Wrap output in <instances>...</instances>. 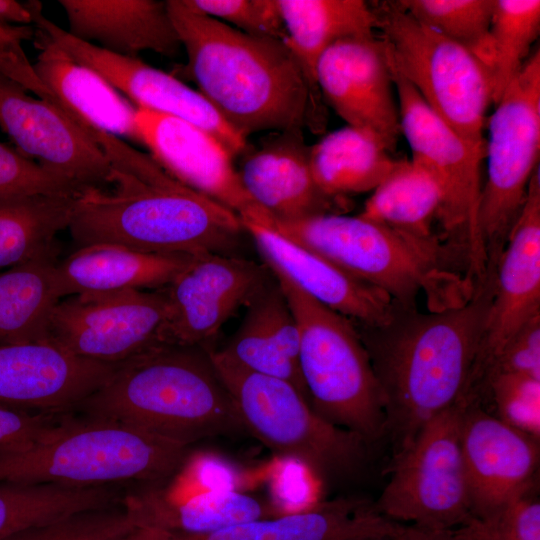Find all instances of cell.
Returning <instances> with one entry per match:
<instances>
[{
	"instance_id": "cell-28",
	"label": "cell",
	"mask_w": 540,
	"mask_h": 540,
	"mask_svg": "<svg viewBox=\"0 0 540 540\" xmlns=\"http://www.w3.org/2000/svg\"><path fill=\"white\" fill-rule=\"evenodd\" d=\"M36 44L40 53L33 67L52 93V102L91 135L100 132L139 142L136 108L94 71L51 45Z\"/></svg>"
},
{
	"instance_id": "cell-15",
	"label": "cell",
	"mask_w": 540,
	"mask_h": 540,
	"mask_svg": "<svg viewBox=\"0 0 540 540\" xmlns=\"http://www.w3.org/2000/svg\"><path fill=\"white\" fill-rule=\"evenodd\" d=\"M0 75V128L17 150L80 191L111 185L113 167L92 135L54 102Z\"/></svg>"
},
{
	"instance_id": "cell-4",
	"label": "cell",
	"mask_w": 540,
	"mask_h": 540,
	"mask_svg": "<svg viewBox=\"0 0 540 540\" xmlns=\"http://www.w3.org/2000/svg\"><path fill=\"white\" fill-rule=\"evenodd\" d=\"M211 351L158 342L118 364L78 407L92 418L128 423L187 446L248 435Z\"/></svg>"
},
{
	"instance_id": "cell-25",
	"label": "cell",
	"mask_w": 540,
	"mask_h": 540,
	"mask_svg": "<svg viewBox=\"0 0 540 540\" xmlns=\"http://www.w3.org/2000/svg\"><path fill=\"white\" fill-rule=\"evenodd\" d=\"M67 32L109 52L138 58L143 51L174 57L183 49L166 1L60 0Z\"/></svg>"
},
{
	"instance_id": "cell-3",
	"label": "cell",
	"mask_w": 540,
	"mask_h": 540,
	"mask_svg": "<svg viewBox=\"0 0 540 540\" xmlns=\"http://www.w3.org/2000/svg\"><path fill=\"white\" fill-rule=\"evenodd\" d=\"M199 92L241 136L302 130L316 109L312 91L284 40L244 33L167 0Z\"/></svg>"
},
{
	"instance_id": "cell-39",
	"label": "cell",
	"mask_w": 540,
	"mask_h": 540,
	"mask_svg": "<svg viewBox=\"0 0 540 540\" xmlns=\"http://www.w3.org/2000/svg\"><path fill=\"white\" fill-rule=\"evenodd\" d=\"M489 392L497 418L540 439V380L511 373L489 375L482 390Z\"/></svg>"
},
{
	"instance_id": "cell-23",
	"label": "cell",
	"mask_w": 540,
	"mask_h": 540,
	"mask_svg": "<svg viewBox=\"0 0 540 540\" xmlns=\"http://www.w3.org/2000/svg\"><path fill=\"white\" fill-rule=\"evenodd\" d=\"M310 146L302 130L279 131L256 149L245 150L238 171L243 187L272 221L340 214L343 198L325 194L314 180ZM270 222V223H271Z\"/></svg>"
},
{
	"instance_id": "cell-17",
	"label": "cell",
	"mask_w": 540,
	"mask_h": 540,
	"mask_svg": "<svg viewBox=\"0 0 540 540\" xmlns=\"http://www.w3.org/2000/svg\"><path fill=\"white\" fill-rule=\"evenodd\" d=\"M319 91L348 126L376 135L392 152L401 135L391 67L376 34L329 47L315 71Z\"/></svg>"
},
{
	"instance_id": "cell-41",
	"label": "cell",
	"mask_w": 540,
	"mask_h": 540,
	"mask_svg": "<svg viewBox=\"0 0 540 540\" xmlns=\"http://www.w3.org/2000/svg\"><path fill=\"white\" fill-rule=\"evenodd\" d=\"M78 187L0 142L1 195L77 196Z\"/></svg>"
},
{
	"instance_id": "cell-24",
	"label": "cell",
	"mask_w": 540,
	"mask_h": 540,
	"mask_svg": "<svg viewBox=\"0 0 540 540\" xmlns=\"http://www.w3.org/2000/svg\"><path fill=\"white\" fill-rule=\"evenodd\" d=\"M400 526L378 513L373 503L346 497L208 534L184 535L136 528L125 540H362L394 536Z\"/></svg>"
},
{
	"instance_id": "cell-18",
	"label": "cell",
	"mask_w": 540,
	"mask_h": 540,
	"mask_svg": "<svg viewBox=\"0 0 540 540\" xmlns=\"http://www.w3.org/2000/svg\"><path fill=\"white\" fill-rule=\"evenodd\" d=\"M139 143L171 176L237 213L268 225L270 216L242 185L232 155L214 136L179 118L136 108Z\"/></svg>"
},
{
	"instance_id": "cell-10",
	"label": "cell",
	"mask_w": 540,
	"mask_h": 540,
	"mask_svg": "<svg viewBox=\"0 0 540 540\" xmlns=\"http://www.w3.org/2000/svg\"><path fill=\"white\" fill-rule=\"evenodd\" d=\"M487 118L479 224L489 268L495 267L526 200L540 154V51L527 59Z\"/></svg>"
},
{
	"instance_id": "cell-1",
	"label": "cell",
	"mask_w": 540,
	"mask_h": 540,
	"mask_svg": "<svg viewBox=\"0 0 540 540\" xmlns=\"http://www.w3.org/2000/svg\"><path fill=\"white\" fill-rule=\"evenodd\" d=\"M492 286L490 274L461 306L422 313L395 303L384 325L354 324L384 396L395 455L434 416L470 402Z\"/></svg>"
},
{
	"instance_id": "cell-43",
	"label": "cell",
	"mask_w": 540,
	"mask_h": 540,
	"mask_svg": "<svg viewBox=\"0 0 540 540\" xmlns=\"http://www.w3.org/2000/svg\"><path fill=\"white\" fill-rule=\"evenodd\" d=\"M494 373L520 374L540 380V314L506 343L489 368L483 384Z\"/></svg>"
},
{
	"instance_id": "cell-47",
	"label": "cell",
	"mask_w": 540,
	"mask_h": 540,
	"mask_svg": "<svg viewBox=\"0 0 540 540\" xmlns=\"http://www.w3.org/2000/svg\"><path fill=\"white\" fill-rule=\"evenodd\" d=\"M362 540H394V536L370 537Z\"/></svg>"
},
{
	"instance_id": "cell-21",
	"label": "cell",
	"mask_w": 540,
	"mask_h": 540,
	"mask_svg": "<svg viewBox=\"0 0 540 540\" xmlns=\"http://www.w3.org/2000/svg\"><path fill=\"white\" fill-rule=\"evenodd\" d=\"M117 365L85 359L47 342L0 346V405L43 413L78 407Z\"/></svg>"
},
{
	"instance_id": "cell-6",
	"label": "cell",
	"mask_w": 540,
	"mask_h": 540,
	"mask_svg": "<svg viewBox=\"0 0 540 540\" xmlns=\"http://www.w3.org/2000/svg\"><path fill=\"white\" fill-rule=\"evenodd\" d=\"M189 447L117 420L61 421L29 448L0 452V481L74 487L143 481L159 486L182 467Z\"/></svg>"
},
{
	"instance_id": "cell-42",
	"label": "cell",
	"mask_w": 540,
	"mask_h": 540,
	"mask_svg": "<svg viewBox=\"0 0 540 540\" xmlns=\"http://www.w3.org/2000/svg\"><path fill=\"white\" fill-rule=\"evenodd\" d=\"M32 26L0 22V75L33 92L38 98L52 100L53 95L37 76L24 52L22 43L34 38Z\"/></svg>"
},
{
	"instance_id": "cell-14",
	"label": "cell",
	"mask_w": 540,
	"mask_h": 540,
	"mask_svg": "<svg viewBox=\"0 0 540 540\" xmlns=\"http://www.w3.org/2000/svg\"><path fill=\"white\" fill-rule=\"evenodd\" d=\"M36 43L51 45L72 61L89 68L115 90L124 93L138 109L173 116L189 122L221 142L232 157L242 155L247 139L237 133L210 102L171 74L139 58L118 55L81 41L56 25L34 7Z\"/></svg>"
},
{
	"instance_id": "cell-8",
	"label": "cell",
	"mask_w": 540,
	"mask_h": 540,
	"mask_svg": "<svg viewBox=\"0 0 540 540\" xmlns=\"http://www.w3.org/2000/svg\"><path fill=\"white\" fill-rule=\"evenodd\" d=\"M211 356L248 435L325 483L360 471L370 444L365 438L322 418L289 382L250 371L221 350Z\"/></svg>"
},
{
	"instance_id": "cell-16",
	"label": "cell",
	"mask_w": 540,
	"mask_h": 540,
	"mask_svg": "<svg viewBox=\"0 0 540 540\" xmlns=\"http://www.w3.org/2000/svg\"><path fill=\"white\" fill-rule=\"evenodd\" d=\"M264 264L236 255L193 256L163 288L169 319L165 340L210 347L223 325L272 279Z\"/></svg>"
},
{
	"instance_id": "cell-19",
	"label": "cell",
	"mask_w": 540,
	"mask_h": 540,
	"mask_svg": "<svg viewBox=\"0 0 540 540\" xmlns=\"http://www.w3.org/2000/svg\"><path fill=\"white\" fill-rule=\"evenodd\" d=\"M539 314L540 178L537 170L494 270L492 295L476 368L478 386L482 385L506 343Z\"/></svg>"
},
{
	"instance_id": "cell-40",
	"label": "cell",
	"mask_w": 540,
	"mask_h": 540,
	"mask_svg": "<svg viewBox=\"0 0 540 540\" xmlns=\"http://www.w3.org/2000/svg\"><path fill=\"white\" fill-rule=\"evenodd\" d=\"M191 10L244 33L285 40L276 0H182Z\"/></svg>"
},
{
	"instance_id": "cell-37",
	"label": "cell",
	"mask_w": 540,
	"mask_h": 540,
	"mask_svg": "<svg viewBox=\"0 0 540 540\" xmlns=\"http://www.w3.org/2000/svg\"><path fill=\"white\" fill-rule=\"evenodd\" d=\"M135 529L124 506H111L76 513L1 540H124Z\"/></svg>"
},
{
	"instance_id": "cell-12",
	"label": "cell",
	"mask_w": 540,
	"mask_h": 540,
	"mask_svg": "<svg viewBox=\"0 0 540 540\" xmlns=\"http://www.w3.org/2000/svg\"><path fill=\"white\" fill-rule=\"evenodd\" d=\"M391 71L401 135L409 144L411 160L438 183L443 194L439 222L448 240L464 246L470 276L479 287L489 271L479 224L484 152L462 139L404 78Z\"/></svg>"
},
{
	"instance_id": "cell-2",
	"label": "cell",
	"mask_w": 540,
	"mask_h": 540,
	"mask_svg": "<svg viewBox=\"0 0 540 540\" xmlns=\"http://www.w3.org/2000/svg\"><path fill=\"white\" fill-rule=\"evenodd\" d=\"M111 185L76 196L68 226L76 248L114 244L159 254L234 255L248 235L237 213L139 151L113 166Z\"/></svg>"
},
{
	"instance_id": "cell-7",
	"label": "cell",
	"mask_w": 540,
	"mask_h": 540,
	"mask_svg": "<svg viewBox=\"0 0 540 540\" xmlns=\"http://www.w3.org/2000/svg\"><path fill=\"white\" fill-rule=\"evenodd\" d=\"M296 319L298 364L312 409L369 443L385 434V400L354 323L274 274Z\"/></svg>"
},
{
	"instance_id": "cell-34",
	"label": "cell",
	"mask_w": 540,
	"mask_h": 540,
	"mask_svg": "<svg viewBox=\"0 0 540 540\" xmlns=\"http://www.w3.org/2000/svg\"><path fill=\"white\" fill-rule=\"evenodd\" d=\"M116 498L107 486L0 481V540L76 513L111 507Z\"/></svg>"
},
{
	"instance_id": "cell-32",
	"label": "cell",
	"mask_w": 540,
	"mask_h": 540,
	"mask_svg": "<svg viewBox=\"0 0 540 540\" xmlns=\"http://www.w3.org/2000/svg\"><path fill=\"white\" fill-rule=\"evenodd\" d=\"M58 256L37 258L0 272V346L46 342L59 301L53 281Z\"/></svg>"
},
{
	"instance_id": "cell-38",
	"label": "cell",
	"mask_w": 540,
	"mask_h": 540,
	"mask_svg": "<svg viewBox=\"0 0 540 540\" xmlns=\"http://www.w3.org/2000/svg\"><path fill=\"white\" fill-rule=\"evenodd\" d=\"M536 487L456 529L473 540H540V501Z\"/></svg>"
},
{
	"instance_id": "cell-13",
	"label": "cell",
	"mask_w": 540,
	"mask_h": 540,
	"mask_svg": "<svg viewBox=\"0 0 540 540\" xmlns=\"http://www.w3.org/2000/svg\"><path fill=\"white\" fill-rule=\"evenodd\" d=\"M168 319L163 288L73 295L52 308L46 342L85 359L119 364L166 341Z\"/></svg>"
},
{
	"instance_id": "cell-44",
	"label": "cell",
	"mask_w": 540,
	"mask_h": 540,
	"mask_svg": "<svg viewBox=\"0 0 540 540\" xmlns=\"http://www.w3.org/2000/svg\"><path fill=\"white\" fill-rule=\"evenodd\" d=\"M61 422L48 413L17 410L0 405V452H17L46 437Z\"/></svg>"
},
{
	"instance_id": "cell-35",
	"label": "cell",
	"mask_w": 540,
	"mask_h": 540,
	"mask_svg": "<svg viewBox=\"0 0 540 540\" xmlns=\"http://www.w3.org/2000/svg\"><path fill=\"white\" fill-rule=\"evenodd\" d=\"M540 32L539 0H494L489 30L493 104L520 71Z\"/></svg>"
},
{
	"instance_id": "cell-11",
	"label": "cell",
	"mask_w": 540,
	"mask_h": 540,
	"mask_svg": "<svg viewBox=\"0 0 540 540\" xmlns=\"http://www.w3.org/2000/svg\"><path fill=\"white\" fill-rule=\"evenodd\" d=\"M468 401L426 422L413 441L394 456L391 477L375 510L386 518L433 529H455L472 518L460 444Z\"/></svg>"
},
{
	"instance_id": "cell-27",
	"label": "cell",
	"mask_w": 540,
	"mask_h": 540,
	"mask_svg": "<svg viewBox=\"0 0 540 540\" xmlns=\"http://www.w3.org/2000/svg\"><path fill=\"white\" fill-rule=\"evenodd\" d=\"M123 506L136 528L184 535L208 534L282 515L260 497L224 489L182 494L151 486L127 496Z\"/></svg>"
},
{
	"instance_id": "cell-30",
	"label": "cell",
	"mask_w": 540,
	"mask_h": 540,
	"mask_svg": "<svg viewBox=\"0 0 540 540\" xmlns=\"http://www.w3.org/2000/svg\"><path fill=\"white\" fill-rule=\"evenodd\" d=\"M391 151L376 135L346 126L310 146L309 160L315 182L327 195L373 191L396 164Z\"/></svg>"
},
{
	"instance_id": "cell-46",
	"label": "cell",
	"mask_w": 540,
	"mask_h": 540,
	"mask_svg": "<svg viewBox=\"0 0 540 540\" xmlns=\"http://www.w3.org/2000/svg\"><path fill=\"white\" fill-rule=\"evenodd\" d=\"M0 22L31 26L34 24L33 1L21 3L15 0H0Z\"/></svg>"
},
{
	"instance_id": "cell-45",
	"label": "cell",
	"mask_w": 540,
	"mask_h": 540,
	"mask_svg": "<svg viewBox=\"0 0 540 540\" xmlns=\"http://www.w3.org/2000/svg\"><path fill=\"white\" fill-rule=\"evenodd\" d=\"M394 540H473L458 529H433L402 524Z\"/></svg>"
},
{
	"instance_id": "cell-5",
	"label": "cell",
	"mask_w": 540,
	"mask_h": 540,
	"mask_svg": "<svg viewBox=\"0 0 540 540\" xmlns=\"http://www.w3.org/2000/svg\"><path fill=\"white\" fill-rule=\"evenodd\" d=\"M268 227L402 307L416 308L423 295L428 311H442L467 303L477 290L465 248L436 235L415 236L341 213L272 221Z\"/></svg>"
},
{
	"instance_id": "cell-22",
	"label": "cell",
	"mask_w": 540,
	"mask_h": 540,
	"mask_svg": "<svg viewBox=\"0 0 540 540\" xmlns=\"http://www.w3.org/2000/svg\"><path fill=\"white\" fill-rule=\"evenodd\" d=\"M243 224L270 271L283 276L314 300L360 326L378 327L393 316L395 302L382 290L267 226Z\"/></svg>"
},
{
	"instance_id": "cell-36",
	"label": "cell",
	"mask_w": 540,
	"mask_h": 540,
	"mask_svg": "<svg viewBox=\"0 0 540 540\" xmlns=\"http://www.w3.org/2000/svg\"><path fill=\"white\" fill-rule=\"evenodd\" d=\"M493 1L397 0L396 2L418 22L471 51L489 69V30Z\"/></svg>"
},
{
	"instance_id": "cell-33",
	"label": "cell",
	"mask_w": 540,
	"mask_h": 540,
	"mask_svg": "<svg viewBox=\"0 0 540 540\" xmlns=\"http://www.w3.org/2000/svg\"><path fill=\"white\" fill-rule=\"evenodd\" d=\"M443 194L436 180L410 160H397L385 179L372 191L360 216L420 237L435 235Z\"/></svg>"
},
{
	"instance_id": "cell-29",
	"label": "cell",
	"mask_w": 540,
	"mask_h": 540,
	"mask_svg": "<svg viewBox=\"0 0 540 540\" xmlns=\"http://www.w3.org/2000/svg\"><path fill=\"white\" fill-rule=\"evenodd\" d=\"M284 40L316 95L317 63L335 43L375 34L377 15L363 0H276Z\"/></svg>"
},
{
	"instance_id": "cell-9",
	"label": "cell",
	"mask_w": 540,
	"mask_h": 540,
	"mask_svg": "<svg viewBox=\"0 0 540 540\" xmlns=\"http://www.w3.org/2000/svg\"><path fill=\"white\" fill-rule=\"evenodd\" d=\"M373 6L391 68L462 139L484 152L487 111L494 101L488 67L468 49L418 22L396 1Z\"/></svg>"
},
{
	"instance_id": "cell-31",
	"label": "cell",
	"mask_w": 540,
	"mask_h": 540,
	"mask_svg": "<svg viewBox=\"0 0 540 540\" xmlns=\"http://www.w3.org/2000/svg\"><path fill=\"white\" fill-rule=\"evenodd\" d=\"M76 196H0V272L58 256L56 236L68 229Z\"/></svg>"
},
{
	"instance_id": "cell-26",
	"label": "cell",
	"mask_w": 540,
	"mask_h": 540,
	"mask_svg": "<svg viewBox=\"0 0 540 540\" xmlns=\"http://www.w3.org/2000/svg\"><path fill=\"white\" fill-rule=\"evenodd\" d=\"M193 256L138 251L114 244L77 247L54 266L57 298L168 286Z\"/></svg>"
},
{
	"instance_id": "cell-20",
	"label": "cell",
	"mask_w": 540,
	"mask_h": 540,
	"mask_svg": "<svg viewBox=\"0 0 540 540\" xmlns=\"http://www.w3.org/2000/svg\"><path fill=\"white\" fill-rule=\"evenodd\" d=\"M460 444L472 518L491 513L536 485L539 440L477 403H468L463 412Z\"/></svg>"
}]
</instances>
